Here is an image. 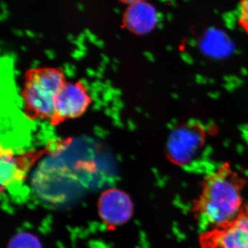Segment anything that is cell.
Wrapping results in <instances>:
<instances>
[{
    "instance_id": "obj_1",
    "label": "cell",
    "mask_w": 248,
    "mask_h": 248,
    "mask_svg": "<svg viewBox=\"0 0 248 248\" xmlns=\"http://www.w3.org/2000/svg\"><path fill=\"white\" fill-rule=\"evenodd\" d=\"M246 184L247 180L227 162L203 178L192 209L202 232L232 219L241 212Z\"/></svg>"
},
{
    "instance_id": "obj_2",
    "label": "cell",
    "mask_w": 248,
    "mask_h": 248,
    "mask_svg": "<svg viewBox=\"0 0 248 248\" xmlns=\"http://www.w3.org/2000/svg\"><path fill=\"white\" fill-rule=\"evenodd\" d=\"M67 81L64 71L57 67L30 68L24 73L21 95L23 112L28 120L50 121L55 101Z\"/></svg>"
},
{
    "instance_id": "obj_3",
    "label": "cell",
    "mask_w": 248,
    "mask_h": 248,
    "mask_svg": "<svg viewBox=\"0 0 248 248\" xmlns=\"http://www.w3.org/2000/svg\"><path fill=\"white\" fill-rule=\"evenodd\" d=\"M200 248H248V215L246 207L234 218L201 232Z\"/></svg>"
},
{
    "instance_id": "obj_4",
    "label": "cell",
    "mask_w": 248,
    "mask_h": 248,
    "mask_svg": "<svg viewBox=\"0 0 248 248\" xmlns=\"http://www.w3.org/2000/svg\"><path fill=\"white\" fill-rule=\"evenodd\" d=\"M91 103L92 98L84 83L67 81L57 96L55 111L49 121L50 125L56 127L66 121L79 118Z\"/></svg>"
},
{
    "instance_id": "obj_5",
    "label": "cell",
    "mask_w": 248,
    "mask_h": 248,
    "mask_svg": "<svg viewBox=\"0 0 248 248\" xmlns=\"http://www.w3.org/2000/svg\"><path fill=\"white\" fill-rule=\"evenodd\" d=\"M97 208L101 219L110 228L126 223L133 217L134 212L130 196L116 188L103 192L98 201Z\"/></svg>"
},
{
    "instance_id": "obj_6",
    "label": "cell",
    "mask_w": 248,
    "mask_h": 248,
    "mask_svg": "<svg viewBox=\"0 0 248 248\" xmlns=\"http://www.w3.org/2000/svg\"><path fill=\"white\" fill-rule=\"evenodd\" d=\"M158 14L153 5L145 1L130 4L124 15V24L130 32L146 35L156 26Z\"/></svg>"
},
{
    "instance_id": "obj_7",
    "label": "cell",
    "mask_w": 248,
    "mask_h": 248,
    "mask_svg": "<svg viewBox=\"0 0 248 248\" xmlns=\"http://www.w3.org/2000/svg\"><path fill=\"white\" fill-rule=\"evenodd\" d=\"M27 161V156H16L10 149H1V186H9L18 178L22 177V165Z\"/></svg>"
},
{
    "instance_id": "obj_8",
    "label": "cell",
    "mask_w": 248,
    "mask_h": 248,
    "mask_svg": "<svg viewBox=\"0 0 248 248\" xmlns=\"http://www.w3.org/2000/svg\"><path fill=\"white\" fill-rule=\"evenodd\" d=\"M7 248H43L37 236L27 232H21L10 240Z\"/></svg>"
},
{
    "instance_id": "obj_9",
    "label": "cell",
    "mask_w": 248,
    "mask_h": 248,
    "mask_svg": "<svg viewBox=\"0 0 248 248\" xmlns=\"http://www.w3.org/2000/svg\"><path fill=\"white\" fill-rule=\"evenodd\" d=\"M238 22L241 29L248 35V0H240Z\"/></svg>"
},
{
    "instance_id": "obj_10",
    "label": "cell",
    "mask_w": 248,
    "mask_h": 248,
    "mask_svg": "<svg viewBox=\"0 0 248 248\" xmlns=\"http://www.w3.org/2000/svg\"><path fill=\"white\" fill-rule=\"evenodd\" d=\"M121 1H124L125 3H128V4H132L134 3L139 2V1H143V0H121Z\"/></svg>"
},
{
    "instance_id": "obj_11",
    "label": "cell",
    "mask_w": 248,
    "mask_h": 248,
    "mask_svg": "<svg viewBox=\"0 0 248 248\" xmlns=\"http://www.w3.org/2000/svg\"><path fill=\"white\" fill-rule=\"evenodd\" d=\"M245 207H246V211H247V213L248 215V203L247 205H245Z\"/></svg>"
}]
</instances>
